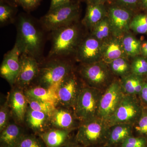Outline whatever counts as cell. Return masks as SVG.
Listing matches in <instances>:
<instances>
[{
    "instance_id": "obj_10",
    "label": "cell",
    "mask_w": 147,
    "mask_h": 147,
    "mask_svg": "<svg viewBox=\"0 0 147 147\" xmlns=\"http://www.w3.org/2000/svg\"><path fill=\"white\" fill-rule=\"evenodd\" d=\"M124 95L120 79L116 78L102 93L98 117L107 122L115 111Z\"/></svg>"
},
{
    "instance_id": "obj_4",
    "label": "cell",
    "mask_w": 147,
    "mask_h": 147,
    "mask_svg": "<svg viewBox=\"0 0 147 147\" xmlns=\"http://www.w3.org/2000/svg\"><path fill=\"white\" fill-rule=\"evenodd\" d=\"M109 127L107 122L96 118L81 123L74 139L84 147H102L107 143Z\"/></svg>"
},
{
    "instance_id": "obj_27",
    "label": "cell",
    "mask_w": 147,
    "mask_h": 147,
    "mask_svg": "<svg viewBox=\"0 0 147 147\" xmlns=\"http://www.w3.org/2000/svg\"><path fill=\"white\" fill-rule=\"evenodd\" d=\"M90 34L103 42L113 36L112 28L108 16L98 23L90 30Z\"/></svg>"
},
{
    "instance_id": "obj_30",
    "label": "cell",
    "mask_w": 147,
    "mask_h": 147,
    "mask_svg": "<svg viewBox=\"0 0 147 147\" xmlns=\"http://www.w3.org/2000/svg\"><path fill=\"white\" fill-rule=\"evenodd\" d=\"M130 62L131 73L145 77L147 76V58L140 55L132 58Z\"/></svg>"
},
{
    "instance_id": "obj_17",
    "label": "cell",
    "mask_w": 147,
    "mask_h": 147,
    "mask_svg": "<svg viewBox=\"0 0 147 147\" xmlns=\"http://www.w3.org/2000/svg\"><path fill=\"white\" fill-rule=\"evenodd\" d=\"M121 57L128 58L124 50L122 37L113 35L102 42V61L108 64L114 60Z\"/></svg>"
},
{
    "instance_id": "obj_19",
    "label": "cell",
    "mask_w": 147,
    "mask_h": 147,
    "mask_svg": "<svg viewBox=\"0 0 147 147\" xmlns=\"http://www.w3.org/2000/svg\"><path fill=\"white\" fill-rule=\"evenodd\" d=\"M74 131L51 128L38 135L42 138L47 147H60L74 139L71 135Z\"/></svg>"
},
{
    "instance_id": "obj_47",
    "label": "cell",
    "mask_w": 147,
    "mask_h": 147,
    "mask_svg": "<svg viewBox=\"0 0 147 147\" xmlns=\"http://www.w3.org/2000/svg\"><path fill=\"white\" fill-rule=\"evenodd\" d=\"M145 79H146V82H147V75L146 76V77H145Z\"/></svg>"
},
{
    "instance_id": "obj_44",
    "label": "cell",
    "mask_w": 147,
    "mask_h": 147,
    "mask_svg": "<svg viewBox=\"0 0 147 147\" xmlns=\"http://www.w3.org/2000/svg\"><path fill=\"white\" fill-rule=\"evenodd\" d=\"M115 147V146H107V145H105V146H102V147Z\"/></svg>"
},
{
    "instance_id": "obj_41",
    "label": "cell",
    "mask_w": 147,
    "mask_h": 147,
    "mask_svg": "<svg viewBox=\"0 0 147 147\" xmlns=\"http://www.w3.org/2000/svg\"><path fill=\"white\" fill-rule=\"evenodd\" d=\"M110 0H86L87 4H105L109 3Z\"/></svg>"
},
{
    "instance_id": "obj_37",
    "label": "cell",
    "mask_w": 147,
    "mask_h": 147,
    "mask_svg": "<svg viewBox=\"0 0 147 147\" xmlns=\"http://www.w3.org/2000/svg\"><path fill=\"white\" fill-rule=\"evenodd\" d=\"M41 0H16V3L19 4L27 10H31L39 5Z\"/></svg>"
},
{
    "instance_id": "obj_15",
    "label": "cell",
    "mask_w": 147,
    "mask_h": 147,
    "mask_svg": "<svg viewBox=\"0 0 147 147\" xmlns=\"http://www.w3.org/2000/svg\"><path fill=\"white\" fill-rule=\"evenodd\" d=\"M21 50L15 44L13 48L5 55L0 67V74L9 85H15L20 68Z\"/></svg>"
},
{
    "instance_id": "obj_22",
    "label": "cell",
    "mask_w": 147,
    "mask_h": 147,
    "mask_svg": "<svg viewBox=\"0 0 147 147\" xmlns=\"http://www.w3.org/2000/svg\"><path fill=\"white\" fill-rule=\"evenodd\" d=\"M133 135V125L130 124L120 123L109 127L108 140L106 145L120 147L124 141Z\"/></svg>"
},
{
    "instance_id": "obj_25",
    "label": "cell",
    "mask_w": 147,
    "mask_h": 147,
    "mask_svg": "<svg viewBox=\"0 0 147 147\" xmlns=\"http://www.w3.org/2000/svg\"><path fill=\"white\" fill-rule=\"evenodd\" d=\"M124 50L127 57L132 58L142 55V42L129 31L122 37Z\"/></svg>"
},
{
    "instance_id": "obj_18",
    "label": "cell",
    "mask_w": 147,
    "mask_h": 147,
    "mask_svg": "<svg viewBox=\"0 0 147 147\" xmlns=\"http://www.w3.org/2000/svg\"><path fill=\"white\" fill-rule=\"evenodd\" d=\"M25 123L32 133L39 134L51 128L50 116L46 113L28 108Z\"/></svg>"
},
{
    "instance_id": "obj_14",
    "label": "cell",
    "mask_w": 147,
    "mask_h": 147,
    "mask_svg": "<svg viewBox=\"0 0 147 147\" xmlns=\"http://www.w3.org/2000/svg\"><path fill=\"white\" fill-rule=\"evenodd\" d=\"M6 100L10 109L11 117L16 123L21 125L25 123L28 109V98L24 90L13 86L8 93Z\"/></svg>"
},
{
    "instance_id": "obj_21",
    "label": "cell",
    "mask_w": 147,
    "mask_h": 147,
    "mask_svg": "<svg viewBox=\"0 0 147 147\" xmlns=\"http://www.w3.org/2000/svg\"><path fill=\"white\" fill-rule=\"evenodd\" d=\"M107 15L108 9L106 5L87 4L86 14L82 21V25L91 30Z\"/></svg>"
},
{
    "instance_id": "obj_32",
    "label": "cell",
    "mask_w": 147,
    "mask_h": 147,
    "mask_svg": "<svg viewBox=\"0 0 147 147\" xmlns=\"http://www.w3.org/2000/svg\"><path fill=\"white\" fill-rule=\"evenodd\" d=\"M133 134L147 139V107L143 106L141 115L133 125Z\"/></svg>"
},
{
    "instance_id": "obj_24",
    "label": "cell",
    "mask_w": 147,
    "mask_h": 147,
    "mask_svg": "<svg viewBox=\"0 0 147 147\" xmlns=\"http://www.w3.org/2000/svg\"><path fill=\"white\" fill-rule=\"evenodd\" d=\"M121 85L125 94L138 96L146 82L144 76L131 73L120 79Z\"/></svg>"
},
{
    "instance_id": "obj_5",
    "label": "cell",
    "mask_w": 147,
    "mask_h": 147,
    "mask_svg": "<svg viewBox=\"0 0 147 147\" xmlns=\"http://www.w3.org/2000/svg\"><path fill=\"white\" fill-rule=\"evenodd\" d=\"M76 71L86 86L102 91L116 78L108 64L102 60L92 63L80 64Z\"/></svg>"
},
{
    "instance_id": "obj_48",
    "label": "cell",
    "mask_w": 147,
    "mask_h": 147,
    "mask_svg": "<svg viewBox=\"0 0 147 147\" xmlns=\"http://www.w3.org/2000/svg\"><path fill=\"white\" fill-rule=\"evenodd\" d=\"M146 13V22L147 23V12H145Z\"/></svg>"
},
{
    "instance_id": "obj_7",
    "label": "cell",
    "mask_w": 147,
    "mask_h": 147,
    "mask_svg": "<svg viewBox=\"0 0 147 147\" xmlns=\"http://www.w3.org/2000/svg\"><path fill=\"white\" fill-rule=\"evenodd\" d=\"M103 92L85 85L74 109L81 123L98 117L99 103Z\"/></svg>"
},
{
    "instance_id": "obj_20",
    "label": "cell",
    "mask_w": 147,
    "mask_h": 147,
    "mask_svg": "<svg viewBox=\"0 0 147 147\" xmlns=\"http://www.w3.org/2000/svg\"><path fill=\"white\" fill-rule=\"evenodd\" d=\"M26 134L21 125L15 122L9 123L0 132V147H15Z\"/></svg>"
},
{
    "instance_id": "obj_46",
    "label": "cell",
    "mask_w": 147,
    "mask_h": 147,
    "mask_svg": "<svg viewBox=\"0 0 147 147\" xmlns=\"http://www.w3.org/2000/svg\"><path fill=\"white\" fill-rule=\"evenodd\" d=\"M10 1H12L14 2V3H16V0H10Z\"/></svg>"
},
{
    "instance_id": "obj_26",
    "label": "cell",
    "mask_w": 147,
    "mask_h": 147,
    "mask_svg": "<svg viewBox=\"0 0 147 147\" xmlns=\"http://www.w3.org/2000/svg\"><path fill=\"white\" fill-rule=\"evenodd\" d=\"M129 59L119 58L108 64L110 71L116 78L121 79L131 73V62Z\"/></svg>"
},
{
    "instance_id": "obj_9",
    "label": "cell",
    "mask_w": 147,
    "mask_h": 147,
    "mask_svg": "<svg viewBox=\"0 0 147 147\" xmlns=\"http://www.w3.org/2000/svg\"><path fill=\"white\" fill-rule=\"evenodd\" d=\"M85 84L76 69L63 81L56 91L57 106L74 109L79 94Z\"/></svg>"
},
{
    "instance_id": "obj_28",
    "label": "cell",
    "mask_w": 147,
    "mask_h": 147,
    "mask_svg": "<svg viewBox=\"0 0 147 147\" xmlns=\"http://www.w3.org/2000/svg\"><path fill=\"white\" fill-rule=\"evenodd\" d=\"M130 30L139 34H147L146 14L145 12L134 15L130 24Z\"/></svg>"
},
{
    "instance_id": "obj_31",
    "label": "cell",
    "mask_w": 147,
    "mask_h": 147,
    "mask_svg": "<svg viewBox=\"0 0 147 147\" xmlns=\"http://www.w3.org/2000/svg\"><path fill=\"white\" fill-rule=\"evenodd\" d=\"M27 98L28 108L32 110L46 113L50 116L52 115L57 107L55 104L51 102Z\"/></svg>"
},
{
    "instance_id": "obj_49",
    "label": "cell",
    "mask_w": 147,
    "mask_h": 147,
    "mask_svg": "<svg viewBox=\"0 0 147 147\" xmlns=\"http://www.w3.org/2000/svg\"></svg>"
},
{
    "instance_id": "obj_34",
    "label": "cell",
    "mask_w": 147,
    "mask_h": 147,
    "mask_svg": "<svg viewBox=\"0 0 147 147\" xmlns=\"http://www.w3.org/2000/svg\"><path fill=\"white\" fill-rule=\"evenodd\" d=\"M120 147H147V139L132 135L127 138Z\"/></svg>"
},
{
    "instance_id": "obj_2",
    "label": "cell",
    "mask_w": 147,
    "mask_h": 147,
    "mask_svg": "<svg viewBox=\"0 0 147 147\" xmlns=\"http://www.w3.org/2000/svg\"><path fill=\"white\" fill-rule=\"evenodd\" d=\"M75 69L70 61L63 58L50 59L45 63L40 64L39 73L32 85L56 91L61 83Z\"/></svg>"
},
{
    "instance_id": "obj_6",
    "label": "cell",
    "mask_w": 147,
    "mask_h": 147,
    "mask_svg": "<svg viewBox=\"0 0 147 147\" xmlns=\"http://www.w3.org/2000/svg\"><path fill=\"white\" fill-rule=\"evenodd\" d=\"M80 7L77 3L71 2L49 11L40 19L44 28L53 32L62 27L78 22Z\"/></svg>"
},
{
    "instance_id": "obj_29",
    "label": "cell",
    "mask_w": 147,
    "mask_h": 147,
    "mask_svg": "<svg viewBox=\"0 0 147 147\" xmlns=\"http://www.w3.org/2000/svg\"><path fill=\"white\" fill-rule=\"evenodd\" d=\"M15 147H47L38 134L26 133Z\"/></svg>"
},
{
    "instance_id": "obj_35",
    "label": "cell",
    "mask_w": 147,
    "mask_h": 147,
    "mask_svg": "<svg viewBox=\"0 0 147 147\" xmlns=\"http://www.w3.org/2000/svg\"><path fill=\"white\" fill-rule=\"evenodd\" d=\"M139 0H110L109 5H113L128 9L138 13Z\"/></svg>"
},
{
    "instance_id": "obj_12",
    "label": "cell",
    "mask_w": 147,
    "mask_h": 147,
    "mask_svg": "<svg viewBox=\"0 0 147 147\" xmlns=\"http://www.w3.org/2000/svg\"><path fill=\"white\" fill-rule=\"evenodd\" d=\"M102 42L90 34L84 36L74 55L76 61L86 64L102 60Z\"/></svg>"
},
{
    "instance_id": "obj_40",
    "label": "cell",
    "mask_w": 147,
    "mask_h": 147,
    "mask_svg": "<svg viewBox=\"0 0 147 147\" xmlns=\"http://www.w3.org/2000/svg\"><path fill=\"white\" fill-rule=\"evenodd\" d=\"M138 7L139 11L147 12V0H139Z\"/></svg>"
},
{
    "instance_id": "obj_13",
    "label": "cell",
    "mask_w": 147,
    "mask_h": 147,
    "mask_svg": "<svg viewBox=\"0 0 147 147\" xmlns=\"http://www.w3.org/2000/svg\"><path fill=\"white\" fill-rule=\"evenodd\" d=\"M20 68L14 86L24 90L33 84L39 71L40 63L34 57L22 53L20 57Z\"/></svg>"
},
{
    "instance_id": "obj_38",
    "label": "cell",
    "mask_w": 147,
    "mask_h": 147,
    "mask_svg": "<svg viewBox=\"0 0 147 147\" xmlns=\"http://www.w3.org/2000/svg\"><path fill=\"white\" fill-rule=\"evenodd\" d=\"M138 96L142 105L144 107H147V82L146 81Z\"/></svg>"
},
{
    "instance_id": "obj_36",
    "label": "cell",
    "mask_w": 147,
    "mask_h": 147,
    "mask_svg": "<svg viewBox=\"0 0 147 147\" xmlns=\"http://www.w3.org/2000/svg\"><path fill=\"white\" fill-rule=\"evenodd\" d=\"M13 10L9 6L1 3L0 5V24L4 25L11 21Z\"/></svg>"
},
{
    "instance_id": "obj_16",
    "label": "cell",
    "mask_w": 147,
    "mask_h": 147,
    "mask_svg": "<svg viewBox=\"0 0 147 147\" xmlns=\"http://www.w3.org/2000/svg\"><path fill=\"white\" fill-rule=\"evenodd\" d=\"M51 128L75 130L81 124L73 108L57 106L50 116Z\"/></svg>"
},
{
    "instance_id": "obj_45",
    "label": "cell",
    "mask_w": 147,
    "mask_h": 147,
    "mask_svg": "<svg viewBox=\"0 0 147 147\" xmlns=\"http://www.w3.org/2000/svg\"><path fill=\"white\" fill-rule=\"evenodd\" d=\"M143 55L144 57H146V58H147V53H145V54H144V55Z\"/></svg>"
},
{
    "instance_id": "obj_42",
    "label": "cell",
    "mask_w": 147,
    "mask_h": 147,
    "mask_svg": "<svg viewBox=\"0 0 147 147\" xmlns=\"http://www.w3.org/2000/svg\"><path fill=\"white\" fill-rule=\"evenodd\" d=\"M60 147H84L75 141V139H74L71 142H69L67 144L63 145Z\"/></svg>"
},
{
    "instance_id": "obj_33",
    "label": "cell",
    "mask_w": 147,
    "mask_h": 147,
    "mask_svg": "<svg viewBox=\"0 0 147 147\" xmlns=\"http://www.w3.org/2000/svg\"><path fill=\"white\" fill-rule=\"evenodd\" d=\"M11 118H12L10 109L6 100L0 107V132L9 123Z\"/></svg>"
},
{
    "instance_id": "obj_8",
    "label": "cell",
    "mask_w": 147,
    "mask_h": 147,
    "mask_svg": "<svg viewBox=\"0 0 147 147\" xmlns=\"http://www.w3.org/2000/svg\"><path fill=\"white\" fill-rule=\"evenodd\" d=\"M143 109L137 96L125 94L107 123L109 127L120 123L133 125L139 119Z\"/></svg>"
},
{
    "instance_id": "obj_11",
    "label": "cell",
    "mask_w": 147,
    "mask_h": 147,
    "mask_svg": "<svg viewBox=\"0 0 147 147\" xmlns=\"http://www.w3.org/2000/svg\"><path fill=\"white\" fill-rule=\"evenodd\" d=\"M107 9V16L113 36L121 37L130 31V23L137 13L128 9L113 5H109Z\"/></svg>"
},
{
    "instance_id": "obj_39",
    "label": "cell",
    "mask_w": 147,
    "mask_h": 147,
    "mask_svg": "<svg viewBox=\"0 0 147 147\" xmlns=\"http://www.w3.org/2000/svg\"><path fill=\"white\" fill-rule=\"evenodd\" d=\"M70 0H51L50 9H53L71 2Z\"/></svg>"
},
{
    "instance_id": "obj_23",
    "label": "cell",
    "mask_w": 147,
    "mask_h": 147,
    "mask_svg": "<svg viewBox=\"0 0 147 147\" xmlns=\"http://www.w3.org/2000/svg\"><path fill=\"white\" fill-rule=\"evenodd\" d=\"M27 98L54 103L57 106V96L55 90L32 85L24 90Z\"/></svg>"
},
{
    "instance_id": "obj_1",
    "label": "cell",
    "mask_w": 147,
    "mask_h": 147,
    "mask_svg": "<svg viewBox=\"0 0 147 147\" xmlns=\"http://www.w3.org/2000/svg\"><path fill=\"white\" fill-rule=\"evenodd\" d=\"M78 22L52 32V47L50 59L63 58L74 55L84 36Z\"/></svg>"
},
{
    "instance_id": "obj_3",
    "label": "cell",
    "mask_w": 147,
    "mask_h": 147,
    "mask_svg": "<svg viewBox=\"0 0 147 147\" xmlns=\"http://www.w3.org/2000/svg\"><path fill=\"white\" fill-rule=\"evenodd\" d=\"M15 44L21 53L37 60L41 54L42 35L33 22L24 16L19 18L17 25V36Z\"/></svg>"
},
{
    "instance_id": "obj_43",
    "label": "cell",
    "mask_w": 147,
    "mask_h": 147,
    "mask_svg": "<svg viewBox=\"0 0 147 147\" xmlns=\"http://www.w3.org/2000/svg\"><path fill=\"white\" fill-rule=\"evenodd\" d=\"M141 53L142 55H144L145 53H147V41L142 42Z\"/></svg>"
}]
</instances>
